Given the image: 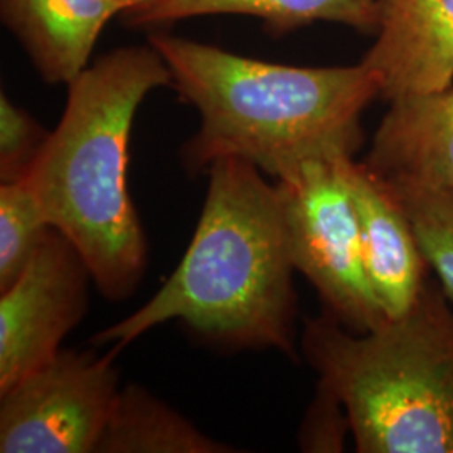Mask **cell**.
Listing matches in <instances>:
<instances>
[{"instance_id":"cell-1","label":"cell","mask_w":453,"mask_h":453,"mask_svg":"<svg viewBox=\"0 0 453 453\" xmlns=\"http://www.w3.org/2000/svg\"><path fill=\"white\" fill-rule=\"evenodd\" d=\"M205 175L203 209L177 269L95 342L121 351L177 319L219 348L277 349L296 359V267L277 185L241 158L217 160Z\"/></svg>"},{"instance_id":"cell-2","label":"cell","mask_w":453,"mask_h":453,"mask_svg":"<svg viewBox=\"0 0 453 453\" xmlns=\"http://www.w3.org/2000/svg\"><path fill=\"white\" fill-rule=\"evenodd\" d=\"M180 97L200 114L181 163L205 173L211 163L241 158L288 179L306 163L355 157L361 118L380 84L368 65L299 67L245 58L170 34L150 35Z\"/></svg>"},{"instance_id":"cell-3","label":"cell","mask_w":453,"mask_h":453,"mask_svg":"<svg viewBox=\"0 0 453 453\" xmlns=\"http://www.w3.org/2000/svg\"><path fill=\"white\" fill-rule=\"evenodd\" d=\"M172 82L150 44L104 54L67 86L65 113L26 179L49 224L80 250L113 303L134 294L148 262L128 188L133 121L145 97Z\"/></svg>"},{"instance_id":"cell-4","label":"cell","mask_w":453,"mask_h":453,"mask_svg":"<svg viewBox=\"0 0 453 453\" xmlns=\"http://www.w3.org/2000/svg\"><path fill=\"white\" fill-rule=\"evenodd\" d=\"M432 279L370 333L308 318L303 355L340 402L359 453H453V309Z\"/></svg>"},{"instance_id":"cell-5","label":"cell","mask_w":453,"mask_h":453,"mask_svg":"<svg viewBox=\"0 0 453 453\" xmlns=\"http://www.w3.org/2000/svg\"><path fill=\"white\" fill-rule=\"evenodd\" d=\"M349 155L314 160L277 180L296 273L318 292L324 314L353 333L388 319L372 292L355 203L342 173Z\"/></svg>"},{"instance_id":"cell-6","label":"cell","mask_w":453,"mask_h":453,"mask_svg":"<svg viewBox=\"0 0 453 453\" xmlns=\"http://www.w3.org/2000/svg\"><path fill=\"white\" fill-rule=\"evenodd\" d=\"M118 349H61L0 393V452L96 453L119 393Z\"/></svg>"},{"instance_id":"cell-7","label":"cell","mask_w":453,"mask_h":453,"mask_svg":"<svg viewBox=\"0 0 453 453\" xmlns=\"http://www.w3.org/2000/svg\"><path fill=\"white\" fill-rule=\"evenodd\" d=\"M91 282L80 250L52 228L27 269L0 292V393L63 349L86 316Z\"/></svg>"},{"instance_id":"cell-8","label":"cell","mask_w":453,"mask_h":453,"mask_svg":"<svg viewBox=\"0 0 453 453\" xmlns=\"http://www.w3.org/2000/svg\"><path fill=\"white\" fill-rule=\"evenodd\" d=\"M376 41L363 58L380 97L453 86V0H376Z\"/></svg>"},{"instance_id":"cell-9","label":"cell","mask_w":453,"mask_h":453,"mask_svg":"<svg viewBox=\"0 0 453 453\" xmlns=\"http://www.w3.org/2000/svg\"><path fill=\"white\" fill-rule=\"evenodd\" d=\"M342 173L357 211L370 286L388 319L398 318L418 299L430 265L388 183L355 157L344 158Z\"/></svg>"},{"instance_id":"cell-10","label":"cell","mask_w":453,"mask_h":453,"mask_svg":"<svg viewBox=\"0 0 453 453\" xmlns=\"http://www.w3.org/2000/svg\"><path fill=\"white\" fill-rule=\"evenodd\" d=\"M363 162L389 183L453 188V86L389 101Z\"/></svg>"},{"instance_id":"cell-11","label":"cell","mask_w":453,"mask_h":453,"mask_svg":"<svg viewBox=\"0 0 453 453\" xmlns=\"http://www.w3.org/2000/svg\"><path fill=\"white\" fill-rule=\"evenodd\" d=\"M0 16L42 80L69 86L89 65L104 26L121 11L111 0H0Z\"/></svg>"},{"instance_id":"cell-12","label":"cell","mask_w":453,"mask_h":453,"mask_svg":"<svg viewBox=\"0 0 453 453\" xmlns=\"http://www.w3.org/2000/svg\"><path fill=\"white\" fill-rule=\"evenodd\" d=\"M257 17L274 33H288L312 22H336L357 31L376 29V0H155L125 14L138 27H157L202 16Z\"/></svg>"},{"instance_id":"cell-13","label":"cell","mask_w":453,"mask_h":453,"mask_svg":"<svg viewBox=\"0 0 453 453\" xmlns=\"http://www.w3.org/2000/svg\"><path fill=\"white\" fill-rule=\"evenodd\" d=\"M145 387L119 389L96 453H234Z\"/></svg>"},{"instance_id":"cell-14","label":"cell","mask_w":453,"mask_h":453,"mask_svg":"<svg viewBox=\"0 0 453 453\" xmlns=\"http://www.w3.org/2000/svg\"><path fill=\"white\" fill-rule=\"evenodd\" d=\"M387 183L411 224L423 257L453 299V188Z\"/></svg>"},{"instance_id":"cell-15","label":"cell","mask_w":453,"mask_h":453,"mask_svg":"<svg viewBox=\"0 0 453 453\" xmlns=\"http://www.w3.org/2000/svg\"><path fill=\"white\" fill-rule=\"evenodd\" d=\"M52 228L26 180L0 183V292L27 269Z\"/></svg>"},{"instance_id":"cell-16","label":"cell","mask_w":453,"mask_h":453,"mask_svg":"<svg viewBox=\"0 0 453 453\" xmlns=\"http://www.w3.org/2000/svg\"><path fill=\"white\" fill-rule=\"evenodd\" d=\"M49 133L24 108L0 96V183L27 179Z\"/></svg>"},{"instance_id":"cell-17","label":"cell","mask_w":453,"mask_h":453,"mask_svg":"<svg viewBox=\"0 0 453 453\" xmlns=\"http://www.w3.org/2000/svg\"><path fill=\"white\" fill-rule=\"evenodd\" d=\"M346 430H349V423L344 408L329 391L318 385L316 402L309 408L301 428V449L318 452L341 450Z\"/></svg>"},{"instance_id":"cell-18","label":"cell","mask_w":453,"mask_h":453,"mask_svg":"<svg viewBox=\"0 0 453 453\" xmlns=\"http://www.w3.org/2000/svg\"><path fill=\"white\" fill-rule=\"evenodd\" d=\"M111 2L119 7L121 16H125V14H130L133 11L143 9L148 4H151L155 0H111Z\"/></svg>"}]
</instances>
